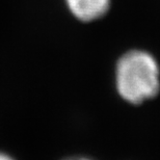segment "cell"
Masks as SVG:
<instances>
[{
    "mask_svg": "<svg viewBox=\"0 0 160 160\" xmlns=\"http://www.w3.org/2000/svg\"><path fill=\"white\" fill-rule=\"evenodd\" d=\"M116 86L125 101L138 105L160 91V70L156 59L142 50H131L118 60Z\"/></svg>",
    "mask_w": 160,
    "mask_h": 160,
    "instance_id": "1",
    "label": "cell"
},
{
    "mask_svg": "<svg viewBox=\"0 0 160 160\" xmlns=\"http://www.w3.org/2000/svg\"><path fill=\"white\" fill-rule=\"evenodd\" d=\"M63 160H92L88 157H82V156H73V157H68Z\"/></svg>",
    "mask_w": 160,
    "mask_h": 160,
    "instance_id": "3",
    "label": "cell"
},
{
    "mask_svg": "<svg viewBox=\"0 0 160 160\" xmlns=\"http://www.w3.org/2000/svg\"><path fill=\"white\" fill-rule=\"evenodd\" d=\"M68 8L76 18L91 22L103 17L109 8L110 0H66Z\"/></svg>",
    "mask_w": 160,
    "mask_h": 160,
    "instance_id": "2",
    "label": "cell"
},
{
    "mask_svg": "<svg viewBox=\"0 0 160 160\" xmlns=\"http://www.w3.org/2000/svg\"><path fill=\"white\" fill-rule=\"evenodd\" d=\"M0 160H15L12 157H11L9 155L5 154V153L0 152Z\"/></svg>",
    "mask_w": 160,
    "mask_h": 160,
    "instance_id": "4",
    "label": "cell"
}]
</instances>
